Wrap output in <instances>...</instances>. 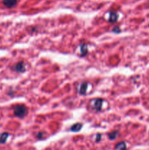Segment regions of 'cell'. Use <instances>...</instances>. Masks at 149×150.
Instances as JSON below:
<instances>
[{
    "mask_svg": "<svg viewBox=\"0 0 149 150\" xmlns=\"http://www.w3.org/2000/svg\"><path fill=\"white\" fill-rule=\"evenodd\" d=\"M27 112H28V109L24 105H19L14 108V114L17 117H24L26 115Z\"/></svg>",
    "mask_w": 149,
    "mask_h": 150,
    "instance_id": "1",
    "label": "cell"
},
{
    "mask_svg": "<svg viewBox=\"0 0 149 150\" xmlns=\"http://www.w3.org/2000/svg\"><path fill=\"white\" fill-rule=\"evenodd\" d=\"M14 70H15L18 73H23L24 71L26 70V68H25V64H24V62H20L17 63L15 66H14Z\"/></svg>",
    "mask_w": 149,
    "mask_h": 150,
    "instance_id": "2",
    "label": "cell"
},
{
    "mask_svg": "<svg viewBox=\"0 0 149 150\" xmlns=\"http://www.w3.org/2000/svg\"><path fill=\"white\" fill-rule=\"evenodd\" d=\"M3 4L5 7H13L17 4V0H3Z\"/></svg>",
    "mask_w": 149,
    "mask_h": 150,
    "instance_id": "3",
    "label": "cell"
},
{
    "mask_svg": "<svg viewBox=\"0 0 149 150\" xmlns=\"http://www.w3.org/2000/svg\"><path fill=\"white\" fill-rule=\"evenodd\" d=\"M119 19V15L117 14V13L116 12H111L110 13V15H109L108 21L111 23H114Z\"/></svg>",
    "mask_w": 149,
    "mask_h": 150,
    "instance_id": "4",
    "label": "cell"
},
{
    "mask_svg": "<svg viewBox=\"0 0 149 150\" xmlns=\"http://www.w3.org/2000/svg\"><path fill=\"white\" fill-rule=\"evenodd\" d=\"M88 88V83L84 82L82 83L81 85V87H80V90H79V93L82 95L86 94V90H87Z\"/></svg>",
    "mask_w": 149,
    "mask_h": 150,
    "instance_id": "5",
    "label": "cell"
},
{
    "mask_svg": "<svg viewBox=\"0 0 149 150\" xmlns=\"http://www.w3.org/2000/svg\"><path fill=\"white\" fill-rule=\"evenodd\" d=\"M102 99H97L95 100V103L94 105V108H95L97 111H100L101 108H102Z\"/></svg>",
    "mask_w": 149,
    "mask_h": 150,
    "instance_id": "6",
    "label": "cell"
},
{
    "mask_svg": "<svg viewBox=\"0 0 149 150\" xmlns=\"http://www.w3.org/2000/svg\"><path fill=\"white\" fill-rule=\"evenodd\" d=\"M82 127H83L82 124L76 123L71 127V130L73 132H77L79 131V130H81V129L82 128Z\"/></svg>",
    "mask_w": 149,
    "mask_h": 150,
    "instance_id": "7",
    "label": "cell"
},
{
    "mask_svg": "<svg viewBox=\"0 0 149 150\" xmlns=\"http://www.w3.org/2000/svg\"><path fill=\"white\" fill-rule=\"evenodd\" d=\"M9 136V134L7 133H3L0 135V143H5L7 141V138Z\"/></svg>",
    "mask_w": 149,
    "mask_h": 150,
    "instance_id": "8",
    "label": "cell"
},
{
    "mask_svg": "<svg viewBox=\"0 0 149 150\" xmlns=\"http://www.w3.org/2000/svg\"><path fill=\"white\" fill-rule=\"evenodd\" d=\"M116 149L118 150H126V145L124 142H121L116 145Z\"/></svg>",
    "mask_w": 149,
    "mask_h": 150,
    "instance_id": "9",
    "label": "cell"
},
{
    "mask_svg": "<svg viewBox=\"0 0 149 150\" xmlns=\"http://www.w3.org/2000/svg\"><path fill=\"white\" fill-rule=\"evenodd\" d=\"M81 56H85V54L88 53L87 45H85V44L82 45V46H81Z\"/></svg>",
    "mask_w": 149,
    "mask_h": 150,
    "instance_id": "10",
    "label": "cell"
},
{
    "mask_svg": "<svg viewBox=\"0 0 149 150\" xmlns=\"http://www.w3.org/2000/svg\"><path fill=\"white\" fill-rule=\"evenodd\" d=\"M118 133H119V132H118V131L112 132V133H111L108 135L109 138H110L111 140H114V139H115V138H116V137H117Z\"/></svg>",
    "mask_w": 149,
    "mask_h": 150,
    "instance_id": "11",
    "label": "cell"
},
{
    "mask_svg": "<svg viewBox=\"0 0 149 150\" xmlns=\"http://www.w3.org/2000/svg\"><path fill=\"white\" fill-rule=\"evenodd\" d=\"M113 32H116V33H119V32H121V30H120V29H119L118 27H114V29H113Z\"/></svg>",
    "mask_w": 149,
    "mask_h": 150,
    "instance_id": "12",
    "label": "cell"
},
{
    "mask_svg": "<svg viewBox=\"0 0 149 150\" xmlns=\"http://www.w3.org/2000/svg\"><path fill=\"white\" fill-rule=\"evenodd\" d=\"M100 138H101V135L100 134H98V135H97V141H100Z\"/></svg>",
    "mask_w": 149,
    "mask_h": 150,
    "instance_id": "13",
    "label": "cell"
},
{
    "mask_svg": "<svg viewBox=\"0 0 149 150\" xmlns=\"http://www.w3.org/2000/svg\"><path fill=\"white\" fill-rule=\"evenodd\" d=\"M42 133H39V134H38V135H37V137H38V138H42Z\"/></svg>",
    "mask_w": 149,
    "mask_h": 150,
    "instance_id": "14",
    "label": "cell"
}]
</instances>
